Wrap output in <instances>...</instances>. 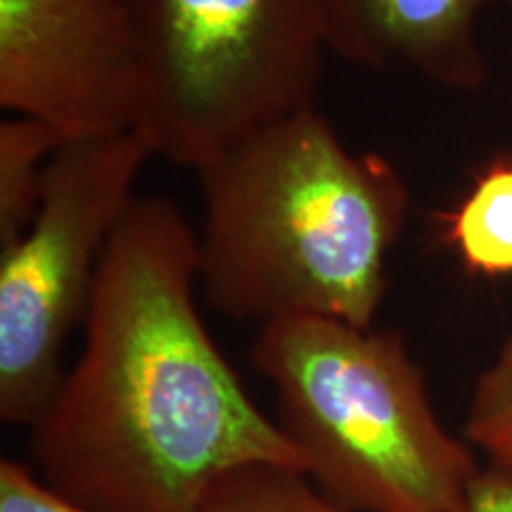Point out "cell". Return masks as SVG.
Wrapping results in <instances>:
<instances>
[{
    "label": "cell",
    "mask_w": 512,
    "mask_h": 512,
    "mask_svg": "<svg viewBox=\"0 0 512 512\" xmlns=\"http://www.w3.org/2000/svg\"><path fill=\"white\" fill-rule=\"evenodd\" d=\"M69 140L43 121L12 117L0 124V252L34 221L50 159Z\"/></svg>",
    "instance_id": "obj_8"
},
{
    "label": "cell",
    "mask_w": 512,
    "mask_h": 512,
    "mask_svg": "<svg viewBox=\"0 0 512 512\" xmlns=\"http://www.w3.org/2000/svg\"><path fill=\"white\" fill-rule=\"evenodd\" d=\"M448 240L482 275L512 273V164H496L448 219Z\"/></svg>",
    "instance_id": "obj_9"
},
{
    "label": "cell",
    "mask_w": 512,
    "mask_h": 512,
    "mask_svg": "<svg viewBox=\"0 0 512 512\" xmlns=\"http://www.w3.org/2000/svg\"><path fill=\"white\" fill-rule=\"evenodd\" d=\"M155 152L138 131L72 140L50 159L27 233L0 252V420L34 425L62 382V349L133 185Z\"/></svg>",
    "instance_id": "obj_5"
},
{
    "label": "cell",
    "mask_w": 512,
    "mask_h": 512,
    "mask_svg": "<svg viewBox=\"0 0 512 512\" xmlns=\"http://www.w3.org/2000/svg\"><path fill=\"white\" fill-rule=\"evenodd\" d=\"M465 439L491 467L512 479V332L479 377L465 420Z\"/></svg>",
    "instance_id": "obj_11"
},
{
    "label": "cell",
    "mask_w": 512,
    "mask_h": 512,
    "mask_svg": "<svg viewBox=\"0 0 512 512\" xmlns=\"http://www.w3.org/2000/svg\"><path fill=\"white\" fill-rule=\"evenodd\" d=\"M0 512H93L57 494L34 467L15 458L0 460Z\"/></svg>",
    "instance_id": "obj_12"
},
{
    "label": "cell",
    "mask_w": 512,
    "mask_h": 512,
    "mask_svg": "<svg viewBox=\"0 0 512 512\" xmlns=\"http://www.w3.org/2000/svg\"><path fill=\"white\" fill-rule=\"evenodd\" d=\"M200 247L169 197H133L95 278L79 361L31 425L36 475L93 512H200L242 467L306 475L195 306Z\"/></svg>",
    "instance_id": "obj_1"
},
{
    "label": "cell",
    "mask_w": 512,
    "mask_h": 512,
    "mask_svg": "<svg viewBox=\"0 0 512 512\" xmlns=\"http://www.w3.org/2000/svg\"><path fill=\"white\" fill-rule=\"evenodd\" d=\"M460 512H512V479L494 467L482 470Z\"/></svg>",
    "instance_id": "obj_13"
},
{
    "label": "cell",
    "mask_w": 512,
    "mask_h": 512,
    "mask_svg": "<svg viewBox=\"0 0 512 512\" xmlns=\"http://www.w3.org/2000/svg\"><path fill=\"white\" fill-rule=\"evenodd\" d=\"M0 105L69 143L136 131L133 0H0Z\"/></svg>",
    "instance_id": "obj_6"
},
{
    "label": "cell",
    "mask_w": 512,
    "mask_h": 512,
    "mask_svg": "<svg viewBox=\"0 0 512 512\" xmlns=\"http://www.w3.org/2000/svg\"><path fill=\"white\" fill-rule=\"evenodd\" d=\"M136 131L200 171L228 147L313 110L328 50L316 0H133Z\"/></svg>",
    "instance_id": "obj_4"
},
{
    "label": "cell",
    "mask_w": 512,
    "mask_h": 512,
    "mask_svg": "<svg viewBox=\"0 0 512 512\" xmlns=\"http://www.w3.org/2000/svg\"><path fill=\"white\" fill-rule=\"evenodd\" d=\"M200 512H347L330 503L304 472L256 465L228 472L209 489Z\"/></svg>",
    "instance_id": "obj_10"
},
{
    "label": "cell",
    "mask_w": 512,
    "mask_h": 512,
    "mask_svg": "<svg viewBox=\"0 0 512 512\" xmlns=\"http://www.w3.org/2000/svg\"><path fill=\"white\" fill-rule=\"evenodd\" d=\"M325 43L370 69L406 67L439 86L475 91L486 79L477 19L512 0H316Z\"/></svg>",
    "instance_id": "obj_7"
},
{
    "label": "cell",
    "mask_w": 512,
    "mask_h": 512,
    "mask_svg": "<svg viewBox=\"0 0 512 512\" xmlns=\"http://www.w3.org/2000/svg\"><path fill=\"white\" fill-rule=\"evenodd\" d=\"M252 366L313 486L347 512H460L482 472L441 425L396 330L292 316L259 328Z\"/></svg>",
    "instance_id": "obj_3"
},
{
    "label": "cell",
    "mask_w": 512,
    "mask_h": 512,
    "mask_svg": "<svg viewBox=\"0 0 512 512\" xmlns=\"http://www.w3.org/2000/svg\"><path fill=\"white\" fill-rule=\"evenodd\" d=\"M200 283L242 323L330 318L373 328L411 190L375 152H351L323 114L261 128L200 171Z\"/></svg>",
    "instance_id": "obj_2"
}]
</instances>
